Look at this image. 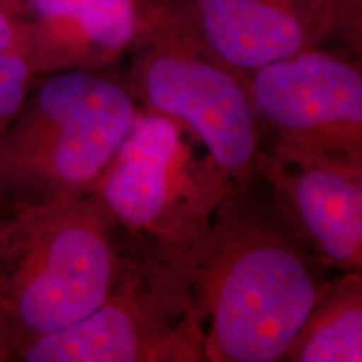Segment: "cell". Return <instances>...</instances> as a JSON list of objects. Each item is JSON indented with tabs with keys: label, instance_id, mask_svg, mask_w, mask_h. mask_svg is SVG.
<instances>
[{
	"label": "cell",
	"instance_id": "obj_15",
	"mask_svg": "<svg viewBox=\"0 0 362 362\" xmlns=\"http://www.w3.org/2000/svg\"><path fill=\"white\" fill-rule=\"evenodd\" d=\"M2 361H8V357H7L6 352H4L2 347H0V362H2Z\"/></svg>",
	"mask_w": 362,
	"mask_h": 362
},
{
	"label": "cell",
	"instance_id": "obj_13",
	"mask_svg": "<svg viewBox=\"0 0 362 362\" xmlns=\"http://www.w3.org/2000/svg\"><path fill=\"white\" fill-rule=\"evenodd\" d=\"M25 40V30L21 19L0 7V56Z\"/></svg>",
	"mask_w": 362,
	"mask_h": 362
},
{
	"label": "cell",
	"instance_id": "obj_8",
	"mask_svg": "<svg viewBox=\"0 0 362 362\" xmlns=\"http://www.w3.org/2000/svg\"><path fill=\"white\" fill-rule=\"evenodd\" d=\"M257 175L330 272H362V168L262 149Z\"/></svg>",
	"mask_w": 362,
	"mask_h": 362
},
{
	"label": "cell",
	"instance_id": "obj_12",
	"mask_svg": "<svg viewBox=\"0 0 362 362\" xmlns=\"http://www.w3.org/2000/svg\"><path fill=\"white\" fill-rule=\"evenodd\" d=\"M37 78V69L27 37L0 56V133L19 112Z\"/></svg>",
	"mask_w": 362,
	"mask_h": 362
},
{
	"label": "cell",
	"instance_id": "obj_2",
	"mask_svg": "<svg viewBox=\"0 0 362 362\" xmlns=\"http://www.w3.org/2000/svg\"><path fill=\"white\" fill-rule=\"evenodd\" d=\"M128 248L94 193L0 203V347L8 361L96 310Z\"/></svg>",
	"mask_w": 362,
	"mask_h": 362
},
{
	"label": "cell",
	"instance_id": "obj_6",
	"mask_svg": "<svg viewBox=\"0 0 362 362\" xmlns=\"http://www.w3.org/2000/svg\"><path fill=\"white\" fill-rule=\"evenodd\" d=\"M16 361L205 362V325L192 277L129 238L98 309L27 344Z\"/></svg>",
	"mask_w": 362,
	"mask_h": 362
},
{
	"label": "cell",
	"instance_id": "obj_14",
	"mask_svg": "<svg viewBox=\"0 0 362 362\" xmlns=\"http://www.w3.org/2000/svg\"><path fill=\"white\" fill-rule=\"evenodd\" d=\"M21 6H22V0H0V7L6 8L7 12L13 13V16L19 13Z\"/></svg>",
	"mask_w": 362,
	"mask_h": 362
},
{
	"label": "cell",
	"instance_id": "obj_7",
	"mask_svg": "<svg viewBox=\"0 0 362 362\" xmlns=\"http://www.w3.org/2000/svg\"><path fill=\"white\" fill-rule=\"evenodd\" d=\"M265 151L362 168L359 64L315 47L248 74Z\"/></svg>",
	"mask_w": 362,
	"mask_h": 362
},
{
	"label": "cell",
	"instance_id": "obj_11",
	"mask_svg": "<svg viewBox=\"0 0 362 362\" xmlns=\"http://www.w3.org/2000/svg\"><path fill=\"white\" fill-rule=\"evenodd\" d=\"M285 361H362V272L332 277L293 339Z\"/></svg>",
	"mask_w": 362,
	"mask_h": 362
},
{
	"label": "cell",
	"instance_id": "obj_10",
	"mask_svg": "<svg viewBox=\"0 0 362 362\" xmlns=\"http://www.w3.org/2000/svg\"><path fill=\"white\" fill-rule=\"evenodd\" d=\"M141 16L136 0H22L17 13L37 76L115 62L133 45Z\"/></svg>",
	"mask_w": 362,
	"mask_h": 362
},
{
	"label": "cell",
	"instance_id": "obj_4",
	"mask_svg": "<svg viewBox=\"0 0 362 362\" xmlns=\"http://www.w3.org/2000/svg\"><path fill=\"white\" fill-rule=\"evenodd\" d=\"M235 187L185 126L138 106L93 193L136 245L189 275L216 210Z\"/></svg>",
	"mask_w": 362,
	"mask_h": 362
},
{
	"label": "cell",
	"instance_id": "obj_1",
	"mask_svg": "<svg viewBox=\"0 0 362 362\" xmlns=\"http://www.w3.org/2000/svg\"><path fill=\"white\" fill-rule=\"evenodd\" d=\"M259 175L226 194L189 270L205 362H280L332 277Z\"/></svg>",
	"mask_w": 362,
	"mask_h": 362
},
{
	"label": "cell",
	"instance_id": "obj_9",
	"mask_svg": "<svg viewBox=\"0 0 362 362\" xmlns=\"http://www.w3.org/2000/svg\"><path fill=\"white\" fill-rule=\"evenodd\" d=\"M203 44L243 76L315 47L332 29L336 0H187Z\"/></svg>",
	"mask_w": 362,
	"mask_h": 362
},
{
	"label": "cell",
	"instance_id": "obj_5",
	"mask_svg": "<svg viewBox=\"0 0 362 362\" xmlns=\"http://www.w3.org/2000/svg\"><path fill=\"white\" fill-rule=\"evenodd\" d=\"M131 47L136 104L185 126L235 185L255 178L264 143L248 78L203 44L183 8L143 12Z\"/></svg>",
	"mask_w": 362,
	"mask_h": 362
},
{
	"label": "cell",
	"instance_id": "obj_3",
	"mask_svg": "<svg viewBox=\"0 0 362 362\" xmlns=\"http://www.w3.org/2000/svg\"><path fill=\"white\" fill-rule=\"evenodd\" d=\"M0 133V203L93 193L133 126L138 104L93 69L47 72Z\"/></svg>",
	"mask_w": 362,
	"mask_h": 362
}]
</instances>
